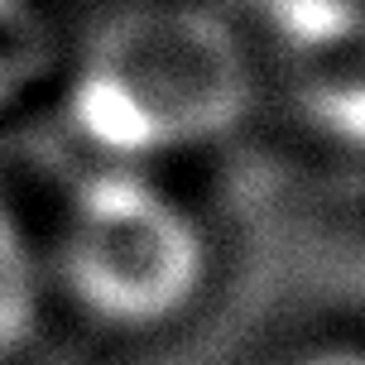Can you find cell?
Instances as JSON below:
<instances>
[{
    "mask_svg": "<svg viewBox=\"0 0 365 365\" xmlns=\"http://www.w3.org/2000/svg\"><path fill=\"white\" fill-rule=\"evenodd\" d=\"M259 53L197 0H140L68 58L58 101L91 164L154 168L221 145L259 101Z\"/></svg>",
    "mask_w": 365,
    "mask_h": 365,
    "instance_id": "cell-1",
    "label": "cell"
},
{
    "mask_svg": "<svg viewBox=\"0 0 365 365\" xmlns=\"http://www.w3.org/2000/svg\"><path fill=\"white\" fill-rule=\"evenodd\" d=\"M53 298L110 331H159L207 293L212 240L154 168L91 164L43 245Z\"/></svg>",
    "mask_w": 365,
    "mask_h": 365,
    "instance_id": "cell-2",
    "label": "cell"
},
{
    "mask_svg": "<svg viewBox=\"0 0 365 365\" xmlns=\"http://www.w3.org/2000/svg\"><path fill=\"white\" fill-rule=\"evenodd\" d=\"M274 58L293 106L312 130L365 154V5L356 0H269Z\"/></svg>",
    "mask_w": 365,
    "mask_h": 365,
    "instance_id": "cell-3",
    "label": "cell"
},
{
    "mask_svg": "<svg viewBox=\"0 0 365 365\" xmlns=\"http://www.w3.org/2000/svg\"><path fill=\"white\" fill-rule=\"evenodd\" d=\"M48 308H53V279L43 240L0 187V365L24 361L38 346Z\"/></svg>",
    "mask_w": 365,
    "mask_h": 365,
    "instance_id": "cell-4",
    "label": "cell"
},
{
    "mask_svg": "<svg viewBox=\"0 0 365 365\" xmlns=\"http://www.w3.org/2000/svg\"><path fill=\"white\" fill-rule=\"evenodd\" d=\"M58 73L53 43L43 34L38 15L29 0L15 5L10 15H0V106H15L29 91L43 87V77Z\"/></svg>",
    "mask_w": 365,
    "mask_h": 365,
    "instance_id": "cell-5",
    "label": "cell"
},
{
    "mask_svg": "<svg viewBox=\"0 0 365 365\" xmlns=\"http://www.w3.org/2000/svg\"><path fill=\"white\" fill-rule=\"evenodd\" d=\"M284 365H365V346L361 341H322V346L298 351Z\"/></svg>",
    "mask_w": 365,
    "mask_h": 365,
    "instance_id": "cell-6",
    "label": "cell"
},
{
    "mask_svg": "<svg viewBox=\"0 0 365 365\" xmlns=\"http://www.w3.org/2000/svg\"><path fill=\"white\" fill-rule=\"evenodd\" d=\"M15 5H24V0H0V15H10Z\"/></svg>",
    "mask_w": 365,
    "mask_h": 365,
    "instance_id": "cell-7",
    "label": "cell"
}]
</instances>
